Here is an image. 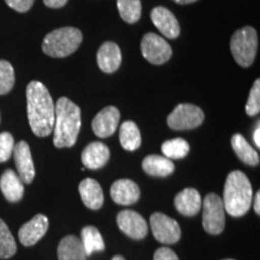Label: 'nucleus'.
Returning a JSON list of instances; mask_svg holds the SVG:
<instances>
[{
	"mask_svg": "<svg viewBox=\"0 0 260 260\" xmlns=\"http://www.w3.org/2000/svg\"><path fill=\"white\" fill-rule=\"evenodd\" d=\"M27 111L31 132L39 138H46L53 132L56 105L46 87L39 81L27 86Z\"/></svg>",
	"mask_w": 260,
	"mask_h": 260,
	"instance_id": "1",
	"label": "nucleus"
},
{
	"mask_svg": "<svg viewBox=\"0 0 260 260\" xmlns=\"http://www.w3.org/2000/svg\"><path fill=\"white\" fill-rule=\"evenodd\" d=\"M81 129V110L68 98H59L56 104L53 144L57 148L73 147Z\"/></svg>",
	"mask_w": 260,
	"mask_h": 260,
	"instance_id": "2",
	"label": "nucleus"
},
{
	"mask_svg": "<svg viewBox=\"0 0 260 260\" xmlns=\"http://www.w3.org/2000/svg\"><path fill=\"white\" fill-rule=\"evenodd\" d=\"M253 189L248 177L242 171H233L225 180L223 205L232 217H242L251 209Z\"/></svg>",
	"mask_w": 260,
	"mask_h": 260,
	"instance_id": "3",
	"label": "nucleus"
},
{
	"mask_svg": "<svg viewBox=\"0 0 260 260\" xmlns=\"http://www.w3.org/2000/svg\"><path fill=\"white\" fill-rule=\"evenodd\" d=\"M82 40V32L77 28H58L45 37L42 41V51L50 57L65 58L80 47Z\"/></svg>",
	"mask_w": 260,
	"mask_h": 260,
	"instance_id": "4",
	"label": "nucleus"
},
{
	"mask_svg": "<svg viewBox=\"0 0 260 260\" xmlns=\"http://www.w3.org/2000/svg\"><path fill=\"white\" fill-rule=\"evenodd\" d=\"M234 59L240 67L249 68L258 51V34L253 27H243L233 34L230 40Z\"/></svg>",
	"mask_w": 260,
	"mask_h": 260,
	"instance_id": "5",
	"label": "nucleus"
},
{
	"mask_svg": "<svg viewBox=\"0 0 260 260\" xmlns=\"http://www.w3.org/2000/svg\"><path fill=\"white\" fill-rule=\"evenodd\" d=\"M203 226L211 235H218L225 226V210L222 198L210 193L203 201Z\"/></svg>",
	"mask_w": 260,
	"mask_h": 260,
	"instance_id": "6",
	"label": "nucleus"
},
{
	"mask_svg": "<svg viewBox=\"0 0 260 260\" xmlns=\"http://www.w3.org/2000/svg\"><path fill=\"white\" fill-rule=\"evenodd\" d=\"M204 111L193 104H180L168 116V125L172 130H190L203 124Z\"/></svg>",
	"mask_w": 260,
	"mask_h": 260,
	"instance_id": "7",
	"label": "nucleus"
},
{
	"mask_svg": "<svg viewBox=\"0 0 260 260\" xmlns=\"http://www.w3.org/2000/svg\"><path fill=\"white\" fill-rule=\"evenodd\" d=\"M141 52L145 59L154 65L167 63L172 56L171 46L168 41L154 32H147L142 39Z\"/></svg>",
	"mask_w": 260,
	"mask_h": 260,
	"instance_id": "8",
	"label": "nucleus"
},
{
	"mask_svg": "<svg viewBox=\"0 0 260 260\" xmlns=\"http://www.w3.org/2000/svg\"><path fill=\"white\" fill-rule=\"evenodd\" d=\"M152 233L155 240L165 245H174L181 239V228L178 223L167 214L155 212L149 219Z\"/></svg>",
	"mask_w": 260,
	"mask_h": 260,
	"instance_id": "9",
	"label": "nucleus"
},
{
	"mask_svg": "<svg viewBox=\"0 0 260 260\" xmlns=\"http://www.w3.org/2000/svg\"><path fill=\"white\" fill-rule=\"evenodd\" d=\"M117 224L121 232L130 239L142 240L147 236L148 225L141 214L132 210L121 211L117 214Z\"/></svg>",
	"mask_w": 260,
	"mask_h": 260,
	"instance_id": "10",
	"label": "nucleus"
},
{
	"mask_svg": "<svg viewBox=\"0 0 260 260\" xmlns=\"http://www.w3.org/2000/svg\"><path fill=\"white\" fill-rule=\"evenodd\" d=\"M119 118H121V113L117 107L107 106L103 109L94 117L92 122L94 134L102 139L113 135L119 124Z\"/></svg>",
	"mask_w": 260,
	"mask_h": 260,
	"instance_id": "11",
	"label": "nucleus"
},
{
	"mask_svg": "<svg viewBox=\"0 0 260 260\" xmlns=\"http://www.w3.org/2000/svg\"><path fill=\"white\" fill-rule=\"evenodd\" d=\"M48 229V218L44 214H37L21 226L18 232V239L23 246L30 247L38 243Z\"/></svg>",
	"mask_w": 260,
	"mask_h": 260,
	"instance_id": "12",
	"label": "nucleus"
},
{
	"mask_svg": "<svg viewBox=\"0 0 260 260\" xmlns=\"http://www.w3.org/2000/svg\"><path fill=\"white\" fill-rule=\"evenodd\" d=\"M12 154H14L19 178L23 183H31L35 177V168L29 145L25 141H19L15 145Z\"/></svg>",
	"mask_w": 260,
	"mask_h": 260,
	"instance_id": "13",
	"label": "nucleus"
},
{
	"mask_svg": "<svg viewBox=\"0 0 260 260\" xmlns=\"http://www.w3.org/2000/svg\"><path fill=\"white\" fill-rule=\"evenodd\" d=\"M151 19L153 24L157 27L159 31L164 35L165 38L176 39L180 35L181 29L178 21L175 17L170 10L164 8V6H157L152 10Z\"/></svg>",
	"mask_w": 260,
	"mask_h": 260,
	"instance_id": "14",
	"label": "nucleus"
},
{
	"mask_svg": "<svg viewBox=\"0 0 260 260\" xmlns=\"http://www.w3.org/2000/svg\"><path fill=\"white\" fill-rule=\"evenodd\" d=\"M96 60L100 70L104 71V73H115L116 70H118L122 63L121 48L112 41L104 42L102 46H100L99 51H98Z\"/></svg>",
	"mask_w": 260,
	"mask_h": 260,
	"instance_id": "15",
	"label": "nucleus"
},
{
	"mask_svg": "<svg viewBox=\"0 0 260 260\" xmlns=\"http://www.w3.org/2000/svg\"><path fill=\"white\" fill-rule=\"evenodd\" d=\"M112 200L118 205H133L140 199V188L134 181L122 178L113 182L110 189Z\"/></svg>",
	"mask_w": 260,
	"mask_h": 260,
	"instance_id": "16",
	"label": "nucleus"
},
{
	"mask_svg": "<svg viewBox=\"0 0 260 260\" xmlns=\"http://www.w3.org/2000/svg\"><path fill=\"white\" fill-rule=\"evenodd\" d=\"M201 206H203V201H201L200 193L194 188H186L175 198V207L183 216H195L200 212Z\"/></svg>",
	"mask_w": 260,
	"mask_h": 260,
	"instance_id": "17",
	"label": "nucleus"
},
{
	"mask_svg": "<svg viewBox=\"0 0 260 260\" xmlns=\"http://www.w3.org/2000/svg\"><path fill=\"white\" fill-rule=\"evenodd\" d=\"M110 159V149L102 142H92L83 149L81 154V160L87 169L98 170L105 167Z\"/></svg>",
	"mask_w": 260,
	"mask_h": 260,
	"instance_id": "18",
	"label": "nucleus"
},
{
	"mask_svg": "<svg viewBox=\"0 0 260 260\" xmlns=\"http://www.w3.org/2000/svg\"><path fill=\"white\" fill-rule=\"evenodd\" d=\"M0 189H2L5 199L10 203H18L24 194L23 182L11 169H8L3 172L2 177H0Z\"/></svg>",
	"mask_w": 260,
	"mask_h": 260,
	"instance_id": "19",
	"label": "nucleus"
},
{
	"mask_svg": "<svg viewBox=\"0 0 260 260\" xmlns=\"http://www.w3.org/2000/svg\"><path fill=\"white\" fill-rule=\"evenodd\" d=\"M81 199L83 204L90 210H100L104 204V193L102 186L98 183V181L93 178H86L81 181L79 186Z\"/></svg>",
	"mask_w": 260,
	"mask_h": 260,
	"instance_id": "20",
	"label": "nucleus"
},
{
	"mask_svg": "<svg viewBox=\"0 0 260 260\" xmlns=\"http://www.w3.org/2000/svg\"><path fill=\"white\" fill-rule=\"evenodd\" d=\"M58 260H87L82 242L79 237L68 235L58 245Z\"/></svg>",
	"mask_w": 260,
	"mask_h": 260,
	"instance_id": "21",
	"label": "nucleus"
},
{
	"mask_svg": "<svg viewBox=\"0 0 260 260\" xmlns=\"http://www.w3.org/2000/svg\"><path fill=\"white\" fill-rule=\"evenodd\" d=\"M142 169L149 176L167 177L175 171V164L167 157L152 154L144 159Z\"/></svg>",
	"mask_w": 260,
	"mask_h": 260,
	"instance_id": "22",
	"label": "nucleus"
},
{
	"mask_svg": "<svg viewBox=\"0 0 260 260\" xmlns=\"http://www.w3.org/2000/svg\"><path fill=\"white\" fill-rule=\"evenodd\" d=\"M232 147L241 161L251 167L259 164V153L248 144V141L241 134H234L232 138Z\"/></svg>",
	"mask_w": 260,
	"mask_h": 260,
	"instance_id": "23",
	"label": "nucleus"
},
{
	"mask_svg": "<svg viewBox=\"0 0 260 260\" xmlns=\"http://www.w3.org/2000/svg\"><path fill=\"white\" fill-rule=\"evenodd\" d=\"M119 142L122 147L126 151H136L141 146V134L138 125L133 121H125L122 123L119 130Z\"/></svg>",
	"mask_w": 260,
	"mask_h": 260,
	"instance_id": "24",
	"label": "nucleus"
},
{
	"mask_svg": "<svg viewBox=\"0 0 260 260\" xmlns=\"http://www.w3.org/2000/svg\"><path fill=\"white\" fill-rule=\"evenodd\" d=\"M81 242H82L87 256L92 255L94 252H103L105 243L99 230L93 225L84 226L81 232Z\"/></svg>",
	"mask_w": 260,
	"mask_h": 260,
	"instance_id": "25",
	"label": "nucleus"
},
{
	"mask_svg": "<svg viewBox=\"0 0 260 260\" xmlns=\"http://www.w3.org/2000/svg\"><path fill=\"white\" fill-rule=\"evenodd\" d=\"M118 12L126 23H136L141 17V2L140 0H117Z\"/></svg>",
	"mask_w": 260,
	"mask_h": 260,
	"instance_id": "26",
	"label": "nucleus"
},
{
	"mask_svg": "<svg viewBox=\"0 0 260 260\" xmlns=\"http://www.w3.org/2000/svg\"><path fill=\"white\" fill-rule=\"evenodd\" d=\"M17 252V245L6 223L0 218V259H9Z\"/></svg>",
	"mask_w": 260,
	"mask_h": 260,
	"instance_id": "27",
	"label": "nucleus"
},
{
	"mask_svg": "<svg viewBox=\"0 0 260 260\" xmlns=\"http://www.w3.org/2000/svg\"><path fill=\"white\" fill-rule=\"evenodd\" d=\"M161 152L169 159H182L189 153V145L181 138L168 140L161 145Z\"/></svg>",
	"mask_w": 260,
	"mask_h": 260,
	"instance_id": "28",
	"label": "nucleus"
},
{
	"mask_svg": "<svg viewBox=\"0 0 260 260\" xmlns=\"http://www.w3.org/2000/svg\"><path fill=\"white\" fill-rule=\"evenodd\" d=\"M15 70L8 60H0V95H5L14 88Z\"/></svg>",
	"mask_w": 260,
	"mask_h": 260,
	"instance_id": "29",
	"label": "nucleus"
},
{
	"mask_svg": "<svg viewBox=\"0 0 260 260\" xmlns=\"http://www.w3.org/2000/svg\"><path fill=\"white\" fill-rule=\"evenodd\" d=\"M260 111V80H255L251 92H249L248 100L246 104V113L248 116H255Z\"/></svg>",
	"mask_w": 260,
	"mask_h": 260,
	"instance_id": "30",
	"label": "nucleus"
},
{
	"mask_svg": "<svg viewBox=\"0 0 260 260\" xmlns=\"http://www.w3.org/2000/svg\"><path fill=\"white\" fill-rule=\"evenodd\" d=\"M15 147V140L10 133L4 132L0 134V162L8 161L11 158Z\"/></svg>",
	"mask_w": 260,
	"mask_h": 260,
	"instance_id": "31",
	"label": "nucleus"
},
{
	"mask_svg": "<svg viewBox=\"0 0 260 260\" xmlns=\"http://www.w3.org/2000/svg\"><path fill=\"white\" fill-rule=\"evenodd\" d=\"M35 0H5V3L10 8L17 12H27L31 9Z\"/></svg>",
	"mask_w": 260,
	"mask_h": 260,
	"instance_id": "32",
	"label": "nucleus"
},
{
	"mask_svg": "<svg viewBox=\"0 0 260 260\" xmlns=\"http://www.w3.org/2000/svg\"><path fill=\"white\" fill-rule=\"evenodd\" d=\"M154 260H178V256L169 247H161L155 251Z\"/></svg>",
	"mask_w": 260,
	"mask_h": 260,
	"instance_id": "33",
	"label": "nucleus"
},
{
	"mask_svg": "<svg viewBox=\"0 0 260 260\" xmlns=\"http://www.w3.org/2000/svg\"><path fill=\"white\" fill-rule=\"evenodd\" d=\"M67 3L68 0H44V4L46 5L47 8H51V9L63 8Z\"/></svg>",
	"mask_w": 260,
	"mask_h": 260,
	"instance_id": "34",
	"label": "nucleus"
},
{
	"mask_svg": "<svg viewBox=\"0 0 260 260\" xmlns=\"http://www.w3.org/2000/svg\"><path fill=\"white\" fill-rule=\"evenodd\" d=\"M253 140H254V144L256 146V148H260V125H259V122H258V125H256V128L254 130V133H253Z\"/></svg>",
	"mask_w": 260,
	"mask_h": 260,
	"instance_id": "35",
	"label": "nucleus"
},
{
	"mask_svg": "<svg viewBox=\"0 0 260 260\" xmlns=\"http://www.w3.org/2000/svg\"><path fill=\"white\" fill-rule=\"evenodd\" d=\"M254 211L255 213L260 214V191H258V193L255 194V199H254Z\"/></svg>",
	"mask_w": 260,
	"mask_h": 260,
	"instance_id": "36",
	"label": "nucleus"
},
{
	"mask_svg": "<svg viewBox=\"0 0 260 260\" xmlns=\"http://www.w3.org/2000/svg\"><path fill=\"white\" fill-rule=\"evenodd\" d=\"M172 2L177 3L180 5H187V4H191V3L198 2V0H172Z\"/></svg>",
	"mask_w": 260,
	"mask_h": 260,
	"instance_id": "37",
	"label": "nucleus"
},
{
	"mask_svg": "<svg viewBox=\"0 0 260 260\" xmlns=\"http://www.w3.org/2000/svg\"><path fill=\"white\" fill-rule=\"evenodd\" d=\"M112 260H125V259H124V256H122V255H115L112 258Z\"/></svg>",
	"mask_w": 260,
	"mask_h": 260,
	"instance_id": "38",
	"label": "nucleus"
},
{
	"mask_svg": "<svg viewBox=\"0 0 260 260\" xmlns=\"http://www.w3.org/2000/svg\"><path fill=\"white\" fill-rule=\"evenodd\" d=\"M223 260H234V259H223Z\"/></svg>",
	"mask_w": 260,
	"mask_h": 260,
	"instance_id": "39",
	"label": "nucleus"
}]
</instances>
